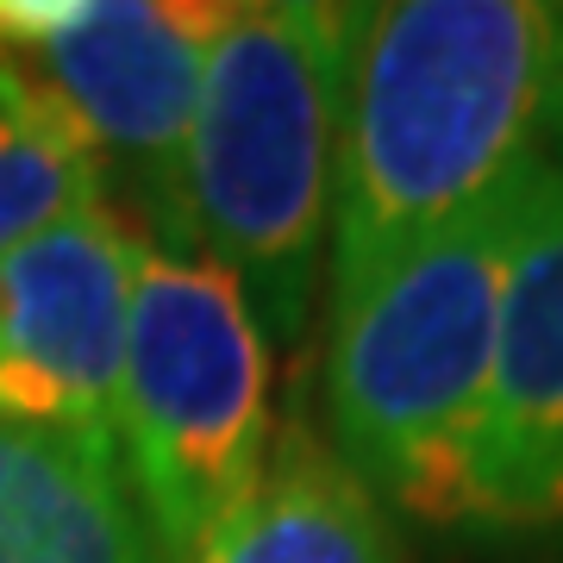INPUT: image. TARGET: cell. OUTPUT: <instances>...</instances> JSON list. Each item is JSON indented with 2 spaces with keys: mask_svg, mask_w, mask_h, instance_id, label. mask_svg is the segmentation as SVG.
Masks as SVG:
<instances>
[{
  "mask_svg": "<svg viewBox=\"0 0 563 563\" xmlns=\"http://www.w3.org/2000/svg\"><path fill=\"white\" fill-rule=\"evenodd\" d=\"M269 444V339L232 269L139 244L113 451L163 558L188 563Z\"/></svg>",
  "mask_w": 563,
  "mask_h": 563,
  "instance_id": "277c9868",
  "label": "cell"
},
{
  "mask_svg": "<svg viewBox=\"0 0 563 563\" xmlns=\"http://www.w3.org/2000/svg\"><path fill=\"white\" fill-rule=\"evenodd\" d=\"M144 232L95 201L0 257V420L113 451Z\"/></svg>",
  "mask_w": 563,
  "mask_h": 563,
  "instance_id": "8992f818",
  "label": "cell"
},
{
  "mask_svg": "<svg viewBox=\"0 0 563 563\" xmlns=\"http://www.w3.org/2000/svg\"><path fill=\"white\" fill-rule=\"evenodd\" d=\"M188 563H407V544L339 451L288 426Z\"/></svg>",
  "mask_w": 563,
  "mask_h": 563,
  "instance_id": "9c48e42d",
  "label": "cell"
},
{
  "mask_svg": "<svg viewBox=\"0 0 563 563\" xmlns=\"http://www.w3.org/2000/svg\"><path fill=\"white\" fill-rule=\"evenodd\" d=\"M501 325L476 451V532H563V176L532 151L501 195Z\"/></svg>",
  "mask_w": 563,
  "mask_h": 563,
  "instance_id": "52a82bcc",
  "label": "cell"
},
{
  "mask_svg": "<svg viewBox=\"0 0 563 563\" xmlns=\"http://www.w3.org/2000/svg\"><path fill=\"white\" fill-rule=\"evenodd\" d=\"M225 7L207 0H0V44L76 113L120 213L151 244L201 257L188 225V144Z\"/></svg>",
  "mask_w": 563,
  "mask_h": 563,
  "instance_id": "5b68a950",
  "label": "cell"
},
{
  "mask_svg": "<svg viewBox=\"0 0 563 563\" xmlns=\"http://www.w3.org/2000/svg\"><path fill=\"white\" fill-rule=\"evenodd\" d=\"M351 44L357 7L244 0L207 51L188 225L195 251L239 276L263 339L282 344H301L332 239Z\"/></svg>",
  "mask_w": 563,
  "mask_h": 563,
  "instance_id": "7a4b0ae2",
  "label": "cell"
},
{
  "mask_svg": "<svg viewBox=\"0 0 563 563\" xmlns=\"http://www.w3.org/2000/svg\"><path fill=\"white\" fill-rule=\"evenodd\" d=\"M95 201H107L95 144L57 88L0 44V257Z\"/></svg>",
  "mask_w": 563,
  "mask_h": 563,
  "instance_id": "30bf717a",
  "label": "cell"
},
{
  "mask_svg": "<svg viewBox=\"0 0 563 563\" xmlns=\"http://www.w3.org/2000/svg\"><path fill=\"white\" fill-rule=\"evenodd\" d=\"M0 563H169L120 451L0 420Z\"/></svg>",
  "mask_w": 563,
  "mask_h": 563,
  "instance_id": "ba28073f",
  "label": "cell"
},
{
  "mask_svg": "<svg viewBox=\"0 0 563 563\" xmlns=\"http://www.w3.org/2000/svg\"><path fill=\"white\" fill-rule=\"evenodd\" d=\"M501 257L507 213L488 201L325 313V444L388 514L432 532H476Z\"/></svg>",
  "mask_w": 563,
  "mask_h": 563,
  "instance_id": "3957f363",
  "label": "cell"
},
{
  "mask_svg": "<svg viewBox=\"0 0 563 563\" xmlns=\"http://www.w3.org/2000/svg\"><path fill=\"white\" fill-rule=\"evenodd\" d=\"M563 13L539 0L357 7L325 295L332 307L444 225L501 201L532 151Z\"/></svg>",
  "mask_w": 563,
  "mask_h": 563,
  "instance_id": "6da1fadb",
  "label": "cell"
},
{
  "mask_svg": "<svg viewBox=\"0 0 563 563\" xmlns=\"http://www.w3.org/2000/svg\"><path fill=\"white\" fill-rule=\"evenodd\" d=\"M539 157L563 176V32H558V57H551V81H544V107H539Z\"/></svg>",
  "mask_w": 563,
  "mask_h": 563,
  "instance_id": "8fae6325",
  "label": "cell"
}]
</instances>
